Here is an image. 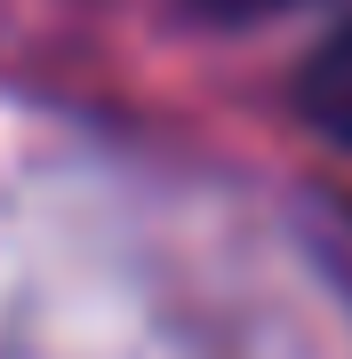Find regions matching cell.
Returning <instances> with one entry per match:
<instances>
[{
    "label": "cell",
    "mask_w": 352,
    "mask_h": 359,
    "mask_svg": "<svg viewBox=\"0 0 352 359\" xmlns=\"http://www.w3.org/2000/svg\"><path fill=\"white\" fill-rule=\"evenodd\" d=\"M296 112L313 120L328 144H352V16L304 56V80H296Z\"/></svg>",
    "instance_id": "6da1fadb"
},
{
    "label": "cell",
    "mask_w": 352,
    "mask_h": 359,
    "mask_svg": "<svg viewBox=\"0 0 352 359\" xmlns=\"http://www.w3.org/2000/svg\"><path fill=\"white\" fill-rule=\"evenodd\" d=\"M209 8H224V16H264V8H280V0H209Z\"/></svg>",
    "instance_id": "7a4b0ae2"
}]
</instances>
